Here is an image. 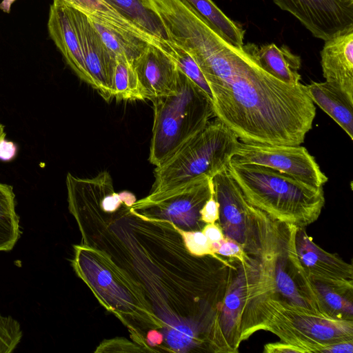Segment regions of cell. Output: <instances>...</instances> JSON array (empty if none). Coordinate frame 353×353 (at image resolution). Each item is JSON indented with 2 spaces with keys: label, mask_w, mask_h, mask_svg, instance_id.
I'll use <instances>...</instances> for the list:
<instances>
[{
  "label": "cell",
  "mask_w": 353,
  "mask_h": 353,
  "mask_svg": "<svg viewBox=\"0 0 353 353\" xmlns=\"http://www.w3.org/2000/svg\"><path fill=\"white\" fill-rule=\"evenodd\" d=\"M145 352L144 350L137 343H131L125 338H116L108 341H103L95 350V352Z\"/></svg>",
  "instance_id": "obj_32"
},
{
  "label": "cell",
  "mask_w": 353,
  "mask_h": 353,
  "mask_svg": "<svg viewBox=\"0 0 353 353\" xmlns=\"http://www.w3.org/2000/svg\"><path fill=\"white\" fill-rule=\"evenodd\" d=\"M80 10L89 17L114 28L123 30L143 37L154 43L156 39L148 36L132 23L119 14L104 0H62Z\"/></svg>",
  "instance_id": "obj_25"
},
{
  "label": "cell",
  "mask_w": 353,
  "mask_h": 353,
  "mask_svg": "<svg viewBox=\"0 0 353 353\" xmlns=\"http://www.w3.org/2000/svg\"><path fill=\"white\" fill-rule=\"evenodd\" d=\"M154 121L149 161L163 164L214 117L207 94L179 69L177 90L152 101Z\"/></svg>",
  "instance_id": "obj_7"
},
{
  "label": "cell",
  "mask_w": 353,
  "mask_h": 353,
  "mask_svg": "<svg viewBox=\"0 0 353 353\" xmlns=\"http://www.w3.org/2000/svg\"><path fill=\"white\" fill-rule=\"evenodd\" d=\"M320 54L325 81L353 101V27L325 41Z\"/></svg>",
  "instance_id": "obj_18"
},
{
  "label": "cell",
  "mask_w": 353,
  "mask_h": 353,
  "mask_svg": "<svg viewBox=\"0 0 353 353\" xmlns=\"http://www.w3.org/2000/svg\"><path fill=\"white\" fill-rule=\"evenodd\" d=\"M314 103L327 114L353 140V101L339 88L325 82L305 85Z\"/></svg>",
  "instance_id": "obj_19"
},
{
  "label": "cell",
  "mask_w": 353,
  "mask_h": 353,
  "mask_svg": "<svg viewBox=\"0 0 353 353\" xmlns=\"http://www.w3.org/2000/svg\"><path fill=\"white\" fill-rule=\"evenodd\" d=\"M265 353H303V350L294 345L281 342L269 343L264 345Z\"/></svg>",
  "instance_id": "obj_34"
},
{
  "label": "cell",
  "mask_w": 353,
  "mask_h": 353,
  "mask_svg": "<svg viewBox=\"0 0 353 353\" xmlns=\"http://www.w3.org/2000/svg\"><path fill=\"white\" fill-rule=\"evenodd\" d=\"M251 279L250 261L249 265H244L235 260L214 321L210 335V352H239L242 315Z\"/></svg>",
  "instance_id": "obj_11"
},
{
  "label": "cell",
  "mask_w": 353,
  "mask_h": 353,
  "mask_svg": "<svg viewBox=\"0 0 353 353\" xmlns=\"http://www.w3.org/2000/svg\"><path fill=\"white\" fill-rule=\"evenodd\" d=\"M211 249L214 254L235 259L244 265L250 263V256L239 243L232 239L224 237L219 242L211 243Z\"/></svg>",
  "instance_id": "obj_31"
},
{
  "label": "cell",
  "mask_w": 353,
  "mask_h": 353,
  "mask_svg": "<svg viewBox=\"0 0 353 353\" xmlns=\"http://www.w3.org/2000/svg\"><path fill=\"white\" fill-rule=\"evenodd\" d=\"M145 339L149 347H161L163 343V335L159 330L152 329L147 332Z\"/></svg>",
  "instance_id": "obj_37"
},
{
  "label": "cell",
  "mask_w": 353,
  "mask_h": 353,
  "mask_svg": "<svg viewBox=\"0 0 353 353\" xmlns=\"http://www.w3.org/2000/svg\"><path fill=\"white\" fill-rule=\"evenodd\" d=\"M6 132L4 130V125L0 123V140L4 137H6Z\"/></svg>",
  "instance_id": "obj_39"
},
{
  "label": "cell",
  "mask_w": 353,
  "mask_h": 353,
  "mask_svg": "<svg viewBox=\"0 0 353 353\" xmlns=\"http://www.w3.org/2000/svg\"><path fill=\"white\" fill-rule=\"evenodd\" d=\"M201 220L203 223H214L219 219V204L214 196V190L200 211Z\"/></svg>",
  "instance_id": "obj_33"
},
{
  "label": "cell",
  "mask_w": 353,
  "mask_h": 353,
  "mask_svg": "<svg viewBox=\"0 0 353 353\" xmlns=\"http://www.w3.org/2000/svg\"><path fill=\"white\" fill-rule=\"evenodd\" d=\"M212 191L211 178L204 176L170 191L149 194L130 208L147 217L169 221L182 230H201L205 223L200 211Z\"/></svg>",
  "instance_id": "obj_9"
},
{
  "label": "cell",
  "mask_w": 353,
  "mask_h": 353,
  "mask_svg": "<svg viewBox=\"0 0 353 353\" xmlns=\"http://www.w3.org/2000/svg\"><path fill=\"white\" fill-rule=\"evenodd\" d=\"M227 169L248 202L279 221L305 228L324 207L323 187L254 164L229 162Z\"/></svg>",
  "instance_id": "obj_6"
},
{
  "label": "cell",
  "mask_w": 353,
  "mask_h": 353,
  "mask_svg": "<svg viewBox=\"0 0 353 353\" xmlns=\"http://www.w3.org/2000/svg\"><path fill=\"white\" fill-rule=\"evenodd\" d=\"M259 330L269 331L303 353H344L353 340V320L334 319L274 298L259 301L243 313L241 343Z\"/></svg>",
  "instance_id": "obj_4"
},
{
  "label": "cell",
  "mask_w": 353,
  "mask_h": 353,
  "mask_svg": "<svg viewBox=\"0 0 353 353\" xmlns=\"http://www.w3.org/2000/svg\"><path fill=\"white\" fill-rule=\"evenodd\" d=\"M313 37L326 41L353 27V7L341 0H272Z\"/></svg>",
  "instance_id": "obj_13"
},
{
  "label": "cell",
  "mask_w": 353,
  "mask_h": 353,
  "mask_svg": "<svg viewBox=\"0 0 353 353\" xmlns=\"http://www.w3.org/2000/svg\"><path fill=\"white\" fill-rule=\"evenodd\" d=\"M254 45L236 46L210 28L192 52L210 87L214 117L241 141L299 145L312 128L314 103L305 85L267 72Z\"/></svg>",
  "instance_id": "obj_2"
},
{
  "label": "cell",
  "mask_w": 353,
  "mask_h": 353,
  "mask_svg": "<svg viewBox=\"0 0 353 353\" xmlns=\"http://www.w3.org/2000/svg\"><path fill=\"white\" fill-rule=\"evenodd\" d=\"M253 51L261 66L272 76L288 85L301 83V57L288 46L278 47L273 43L260 47L254 45Z\"/></svg>",
  "instance_id": "obj_20"
},
{
  "label": "cell",
  "mask_w": 353,
  "mask_h": 353,
  "mask_svg": "<svg viewBox=\"0 0 353 353\" xmlns=\"http://www.w3.org/2000/svg\"><path fill=\"white\" fill-rule=\"evenodd\" d=\"M132 63L143 100L152 101L176 91L179 68L157 43H149Z\"/></svg>",
  "instance_id": "obj_16"
},
{
  "label": "cell",
  "mask_w": 353,
  "mask_h": 353,
  "mask_svg": "<svg viewBox=\"0 0 353 353\" xmlns=\"http://www.w3.org/2000/svg\"><path fill=\"white\" fill-rule=\"evenodd\" d=\"M295 248L303 268L313 282L322 283L352 295L353 267L351 264L317 245L304 228H296Z\"/></svg>",
  "instance_id": "obj_14"
},
{
  "label": "cell",
  "mask_w": 353,
  "mask_h": 353,
  "mask_svg": "<svg viewBox=\"0 0 353 353\" xmlns=\"http://www.w3.org/2000/svg\"><path fill=\"white\" fill-rule=\"evenodd\" d=\"M112 95L117 100H143L133 63L123 55L116 56Z\"/></svg>",
  "instance_id": "obj_26"
},
{
  "label": "cell",
  "mask_w": 353,
  "mask_h": 353,
  "mask_svg": "<svg viewBox=\"0 0 353 353\" xmlns=\"http://www.w3.org/2000/svg\"><path fill=\"white\" fill-rule=\"evenodd\" d=\"M179 231L186 249L191 254L196 256L216 255L211 249V243L201 230L185 231L179 229Z\"/></svg>",
  "instance_id": "obj_30"
},
{
  "label": "cell",
  "mask_w": 353,
  "mask_h": 353,
  "mask_svg": "<svg viewBox=\"0 0 353 353\" xmlns=\"http://www.w3.org/2000/svg\"><path fill=\"white\" fill-rule=\"evenodd\" d=\"M104 1L148 36L156 40L168 39L159 17L145 0Z\"/></svg>",
  "instance_id": "obj_21"
},
{
  "label": "cell",
  "mask_w": 353,
  "mask_h": 353,
  "mask_svg": "<svg viewBox=\"0 0 353 353\" xmlns=\"http://www.w3.org/2000/svg\"><path fill=\"white\" fill-rule=\"evenodd\" d=\"M16 0H2L0 3V10L6 13H10L11 6Z\"/></svg>",
  "instance_id": "obj_38"
},
{
  "label": "cell",
  "mask_w": 353,
  "mask_h": 353,
  "mask_svg": "<svg viewBox=\"0 0 353 353\" xmlns=\"http://www.w3.org/2000/svg\"><path fill=\"white\" fill-rule=\"evenodd\" d=\"M17 154V145L6 139L0 140V160L6 162L13 160Z\"/></svg>",
  "instance_id": "obj_35"
},
{
  "label": "cell",
  "mask_w": 353,
  "mask_h": 353,
  "mask_svg": "<svg viewBox=\"0 0 353 353\" xmlns=\"http://www.w3.org/2000/svg\"><path fill=\"white\" fill-rule=\"evenodd\" d=\"M254 224L256 247L250 255L252 279L243 312L259 301L274 298L327 315L314 282L299 260L296 226L275 220L256 208Z\"/></svg>",
  "instance_id": "obj_3"
},
{
  "label": "cell",
  "mask_w": 353,
  "mask_h": 353,
  "mask_svg": "<svg viewBox=\"0 0 353 353\" xmlns=\"http://www.w3.org/2000/svg\"><path fill=\"white\" fill-rule=\"evenodd\" d=\"M21 234L13 188L0 182V251L12 250Z\"/></svg>",
  "instance_id": "obj_24"
},
{
  "label": "cell",
  "mask_w": 353,
  "mask_h": 353,
  "mask_svg": "<svg viewBox=\"0 0 353 353\" xmlns=\"http://www.w3.org/2000/svg\"><path fill=\"white\" fill-rule=\"evenodd\" d=\"M89 19L106 47L116 56L123 55L132 62L145 50L149 43H152L128 31L114 28L93 17Z\"/></svg>",
  "instance_id": "obj_22"
},
{
  "label": "cell",
  "mask_w": 353,
  "mask_h": 353,
  "mask_svg": "<svg viewBox=\"0 0 353 353\" xmlns=\"http://www.w3.org/2000/svg\"><path fill=\"white\" fill-rule=\"evenodd\" d=\"M342 2L345 3L347 6L353 7V0H341Z\"/></svg>",
  "instance_id": "obj_40"
},
{
  "label": "cell",
  "mask_w": 353,
  "mask_h": 353,
  "mask_svg": "<svg viewBox=\"0 0 353 353\" xmlns=\"http://www.w3.org/2000/svg\"><path fill=\"white\" fill-rule=\"evenodd\" d=\"M230 162L270 168L316 187H323L328 180L315 158L300 145H269L239 141Z\"/></svg>",
  "instance_id": "obj_10"
},
{
  "label": "cell",
  "mask_w": 353,
  "mask_h": 353,
  "mask_svg": "<svg viewBox=\"0 0 353 353\" xmlns=\"http://www.w3.org/2000/svg\"><path fill=\"white\" fill-rule=\"evenodd\" d=\"M47 27L50 39L67 64L82 81L92 86L68 3L62 0H53L50 6Z\"/></svg>",
  "instance_id": "obj_17"
},
{
  "label": "cell",
  "mask_w": 353,
  "mask_h": 353,
  "mask_svg": "<svg viewBox=\"0 0 353 353\" xmlns=\"http://www.w3.org/2000/svg\"><path fill=\"white\" fill-rule=\"evenodd\" d=\"M175 62L178 68L210 98L212 94L208 83L198 64L192 57L180 46L168 39L157 40L156 43Z\"/></svg>",
  "instance_id": "obj_27"
},
{
  "label": "cell",
  "mask_w": 353,
  "mask_h": 353,
  "mask_svg": "<svg viewBox=\"0 0 353 353\" xmlns=\"http://www.w3.org/2000/svg\"><path fill=\"white\" fill-rule=\"evenodd\" d=\"M72 265L100 303L125 325L135 343L154 352L146 343L150 330L163 329L146 300L127 275L103 252L86 245H74Z\"/></svg>",
  "instance_id": "obj_5"
},
{
  "label": "cell",
  "mask_w": 353,
  "mask_h": 353,
  "mask_svg": "<svg viewBox=\"0 0 353 353\" xmlns=\"http://www.w3.org/2000/svg\"><path fill=\"white\" fill-rule=\"evenodd\" d=\"M70 7L92 87L109 101L113 98L116 55L106 47L88 15Z\"/></svg>",
  "instance_id": "obj_15"
},
{
  "label": "cell",
  "mask_w": 353,
  "mask_h": 353,
  "mask_svg": "<svg viewBox=\"0 0 353 353\" xmlns=\"http://www.w3.org/2000/svg\"><path fill=\"white\" fill-rule=\"evenodd\" d=\"M320 302L329 316L353 320L352 295L341 292L325 284L314 282Z\"/></svg>",
  "instance_id": "obj_28"
},
{
  "label": "cell",
  "mask_w": 353,
  "mask_h": 353,
  "mask_svg": "<svg viewBox=\"0 0 353 353\" xmlns=\"http://www.w3.org/2000/svg\"><path fill=\"white\" fill-rule=\"evenodd\" d=\"M201 231L210 243L219 242L224 238L221 228L216 222L206 223Z\"/></svg>",
  "instance_id": "obj_36"
},
{
  "label": "cell",
  "mask_w": 353,
  "mask_h": 353,
  "mask_svg": "<svg viewBox=\"0 0 353 353\" xmlns=\"http://www.w3.org/2000/svg\"><path fill=\"white\" fill-rule=\"evenodd\" d=\"M23 336L19 322L12 316L0 313V353H11Z\"/></svg>",
  "instance_id": "obj_29"
},
{
  "label": "cell",
  "mask_w": 353,
  "mask_h": 353,
  "mask_svg": "<svg viewBox=\"0 0 353 353\" xmlns=\"http://www.w3.org/2000/svg\"><path fill=\"white\" fill-rule=\"evenodd\" d=\"M211 179L219 204L217 221L224 237L236 241L248 254H252L256 247L255 208L245 199L227 168Z\"/></svg>",
  "instance_id": "obj_12"
},
{
  "label": "cell",
  "mask_w": 353,
  "mask_h": 353,
  "mask_svg": "<svg viewBox=\"0 0 353 353\" xmlns=\"http://www.w3.org/2000/svg\"><path fill=\"white\" fill-rule=\"evenodd\" d=\"M124 201L105 212L100 199L75 210L81 243L103 252L145 298L163 325L165 351L196 352L211 330L228 280L223 258L196 256L186 249L179 229L143 216Z\"/></svg>",
  "instance_id": "obj_1"
},
{
  "label": "cell",
  "mask_w": 353,
  "mask_h": 353,
  "mask_svg": "<svg viewBox=\"0 0 353 353\" xmlns=\"http://www.w3.org/2000/svg\"><path fill=\"white\" fill-rule=\"evenodd\" d=\"M215 28L224 38L238 47L244 45L245 30L227 17L212 0H182Z\"/></svg>",
  "instance_id": "obj_23"
},
{
  "label": "cell",
  "mask_w": 353,
  "mask_h": 353,
  "mask_svg": "<svg viewBox=\"0 0 353 353\" xmlns=\"http://www.w3.org/2000/svg\"><path fill=\"white\" fill-rule=\"evenodd\" d=\"M239 142L220 120L210 121L171 158L156 167L150 194L170 191L204 176L212 178L227 168Z\"/></svg>",
  "instance_id": "obj_8"
}]
</instances>
